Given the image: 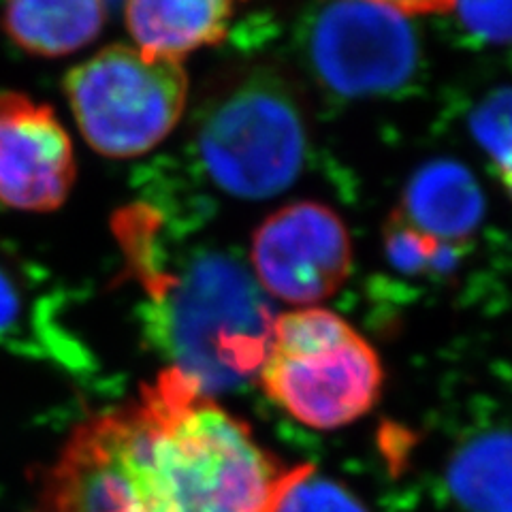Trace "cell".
Segmentation results:
<instances>
[{
    "instance_id": "3957f363",
    "label": "cell",
    "mask_w": 512,
    "mask_h": 512,
    "mask_svg": "<svg viewBox=\"0 0 512 512\" xmlns=\"http://www.w3.org/2000/svg\"><path fill=\"white\" fill-rule=\"evenodd\" d=\"M195 146L205 178L224 195L271 199L291 188L306 165V118L280 75L250 71L205 105Z\"/></svg>"
},
{
    "instance_id": "52a82bcc",
    "label": "cell",
    "mask_w": 512,
    "mask_h": 512,
    "mask_svg": "<svg viewBox=\"0 0 512 512\" xmlns=\"http://www.w3.org/2000/svg\"><path fill=\"white\" fill-rule=\"evenodd\" d=\"M350 263L352 248L342 218L314 201L280 207L252 239L256 282L265 293L303 308L338 291Z\"/></svg>"
},
{
    "instance_id": "30bf717a",
    "label": "cell",
    "mask_w": 512,
    "mask_h": 512,
    "mask_svg": "<svg viewBox=\"0 0 512 512\" xmlns=\"http://www.w3.org/2000/svg\"><path fill=\"white\" fill-rule=\"evenodd\" d=\"M246 0H126V26L148 58L175 60L229 35Z\"/></svg>"
},
{
    "instance_id": "5b68a950",
    "label": "cell",
    "mask_w": 512,
    "mask_h": 512,
    "mask_svg": "<svg viewBox=\"0 0 512 512\" xmlns=\"http://www.w3.org/2000/svg\"><path fill=\"white\" fill-rule=\"evenodd\" d=\"M73 116L90 146L111 158L154 150L178 126L188 94L180 62L109 45L64 79Z\"/></svg>"
},
{
    "instance_id": "ba28073f",
    "label": "cell",
    "mask_w": 512,
    "mask_h": 512,
    "mask_svg": "<svg viewBox=\"0 0 512 512\" xmlns=\"http://www.w3.org/2000/svg\"><path fill=\"white\" fill-rule=\"evenodd\" d=\"M75 156L54 109L20 92L0 94V201L52 212L69 197Z\"/></svg>"
},
{
    "instance_id": "7a4b0ae2",
    "label": "cell",
    "mask_w": 512,
    "mask_h": 512,
    "mask_svg": "<svg viewBox=\"0 0 512 512\" xmlns=\"http://www.w3.org/2000/svg\"><path fill=\"white\" fill-rule=\"evenodd\" d=\"M116 233L146 286L148 325L169 370L205 395L259 374L276 316L244 263L218 250H195L169 265L156 244L152 207L143 203L118 214Z\"/></svg>"
},
{
    "instance_id": "277c9868",
    "label": "cell",
    "mask_w": 512,
    "mask_h": 512,
    "mask_svg": "<svg viewBox=\"0 0 512 512\" xmlns=\"http://www.w3.org/2000/svg\"><path fill=\"white\" fill-rule=\"evenodd\" d=\"M259 378L271 402L301 425L338 429L374 408L382 365L348 320L325 308H299L276 316Z\"/></svg>"
},
{
    "instance_id": "2e32d148",
    "label": "cell",
    "mask_w": 512,
    "mask_h": 512,
    "mask_svg": "<svg viewBox=\"0 0 512 512\" xmlns=\"http://www.w3.org/2000/svg\"><path fill=\"white\" fill-rule=\"evenodd\" d=\"M463 39L476 47H512V0H453Z\"/></svg>"
},
{
    "instance_id": "5bb4252c",
    "label": "cell",
    "mask_w": 512,
    "mask_h": 512,
    "mask_svg": "<svg viewBox=\"0 0 512 512\" xmlns=\"http://www.w3.org/2000/svg\"><path fill=\"white\" fill-rule=\"evenodd\" d=\"M470 133L512 199V88H498L470 116Z\"/></svg>"
},
{
    "instance_id": "ac0fdd59",
    "label": "cell",
    "mask_w": 512,
    "mask_h": 512,
    "mask_svg": "<svg viewBox=\"0 0 512 512\" xmlns=\"http://www.w3.org/2000/svg\"><path fill=\"white\" fill-rule=\"evenodd\" d=\"M374 3L393 7L397 11L406 13H448L453 7V0H374Z\"/></svg>"
},
{
    "instance_id": "6da1fadb",
    "label": "cell",
    "mask_w": 512,
    "mask_h": 512,
    "mask_svg": "<svg viewBox=\"0 0 512 512\" xmlns=\"http://www.w3.org/2000/svg\"><path fill=\"white\" fill-rule=\"evenodd\" d=\"M282 474L242 421L167 370L75 431L45 512H269Z\"/></svg>"
},
{
    "instance_id": "8fae6325",
    "label": "cell",
    "mask_w": 512,
    "mask_h": 512,
    "mask_svg": "<svg viewBox=\"0 0 512 512\" xmlns=\"http://www.w3.org/2000/svg\"><path fill=\"white\" fill-rule=\"evenodd\" d=\"M105 18V0H3L9 39L35 56L82 50L99 37Z\"/></svg>"
},
{
    "instance_id": "9c48e42d",
    "label": "cell",
    "mask_w": 512,
    "mask_h": 512,
    "mask_svg": "<svg viewBox=\"0 0 512 512\" xmlns=\"http://www.w3.org/2000/svg\"><path fill=\"white\" fill-rule=\"evenodd\" d=\"M393 214L438 244L470 250L485 222L487 199L466 165L434 158L410 175Z\"/></svg>"
},
{
    "instance_id": "e0dca14e",
    "label": "cell",
    "mask_w": 512,
    "mask_h": 512,
    "mask_svg": "<svg viewBox=\"0 0 512 512\" xmlns=\"http://www.w3.org/2000/svg\"><path fill=\"white\" fill-rule=\"evenodd\" d=\"M24 306V293L20 291L18 280L5 265H0V340L18 335Z\"/></svg>"
},
{
    "instance_id": "8992f818",
    "label": "cell",
    "mask_w": 512,
    "mask_h": 512,
    "mask_svg": "<svg viewBox=\"0 0 512 512\" xmlns=\"http://www.w3.org/2000/svg\"><path fill=\"white\" fill-rule=\"evenodd\" d=\"M297 43L316 82L346 101L395 96L421 71L416 30L402 11L374 0H316Z\"/></svg>"
},
{
    "instance_id": "7c38bea8",
    "label": "cell",
    "mask_w": 512,
    "mask_h": 512,
    "mask_svg": "<svg viewBox=\"0 0 512 512\" xmlns=\"http://www.w3.org/2000/svg\"><path fill=\"white\" fill-rule=\"evenodd\" d=\"M446 483L466 512H512V431H487L463 444Z\"/></svg>"
},
{
    "instance_id": "9a60e30c",
    "label": "cell",
    "mask_w": 512,
    "mask_h": 512,
    "mask_svg": "<svg viewBox=\"0 0 512 512\" xmlns=\"http://www.w3.org/2000/svg\"><path fill=\"white\" fill-rule=\"evenodd\" d=\"M269 512H367L348 489L310 466L284 472Z\"/></svg>"
},
{
    "instance_id": "4fadbf2b",
    "label": "cell",
    "mask_w": 512,
    "mask_h": 512,
    "mask_svg": "<svg viewBox=\"0 0 512 512\" xmlns=\"http://www.w3.org/2000/svg\"><path fill=\"white\" fill-rule=\"evenodd\" d=\"M384 254L389 265L410 278H444L455 271L470 250L434 242L414 231L395 214L384 224Z\"/></svg>"
}]
</instances>
